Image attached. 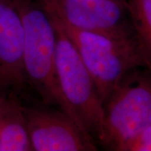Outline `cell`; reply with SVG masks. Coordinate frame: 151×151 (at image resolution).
<instances>
[{
  "instance_id": "6da1fadb",
  "label": "cell",
  "mask_w": 151,
  "mask_h": 151,
  "mask_svg": "<svg viewBox=\"0 0 151 151\" xmlns=\"http://www.w3.org/2000/svg\"><path fill=\"white\" fill-rule=\"evenodd\" d=\"M14 1L24 29V68L26 81L44 103L59 108L71 117L56 78V29L53 21L39 0Z\"/></svg>"
},
{
  "instance_id": "7a4b0ae2",
  "label": "cell",
  "mask_w": 151,
  "mask_h": 151,
  "mask_svg": "<svg viewBox=\"0 0 151 151\" xmlns=\"http://www.w3.org/2000/svg\"><path fill=\"white\" fill-rule=\"evenodd\" d=\"M47 13L74 45L103 103L128 72L138 67H145L135 38L112 37L80 30Z\"/></svg>"
},
{
  "instance_id": "3957f363",
  "label": "cell",
  "mask_w": 151,
  "mask_h": 151,
  "mask_svg": "<svg viewBox=\"0 0 151 151\" xmlns=\"http://www.w3.org/2000/svg\"><path fill=\"white\" fill-rule=\"evenodd\" d=\"M50 19L56 29L55 71L60 91L73 119L88 137L100 145L104 103L74 45L59 24Z\"/></svg>"
},
{
  "instance_id": "277c9868",
  "label": "cell",
  "mask_w": 151,
  "mask_h": 151,
  "mask_svg": "<svg viewBox=\"0 0 151 151\" xmlns=\"http://www.w3.org/2000/svg\"><path fill=\"white\" fill-rule=\"evenodd\" d=\"M151 125V70H130L104 103L103 134L100 145L124 151L125 146Z\"/></svg>"
},
{
  "instance_id": "5b68a950",
  "label": "cell",
  "mask_w": 151,
  "mask_h": 151,
  "mask_svg": "<svg viewBox=\"0 0 151 151\" xmlns=\"http://www.w3.org/2000/svg\"><path fill=\"white\" fill-rule=\"evenodd\" d=\"M71 27L117 38H135L127 4L116 0H39ZM136 39V38H135Z\"/></svg>"
},
{
  "instance_id": "8992f818",
  "label": "cell",
  "mask_w": 151,
  "mask_h": 151,
  "mask_svg": "<svg viewBox=\"0 0 151 151\" xmlns=\"http://www.w3.org/2000/svg\"><path fill=\"white\" fill-rule=\"evenodd\" d=\"M29 137L34 151H95L97 144L74 119L44 103L24 107Z\"/></svg>"
},
{
  "instance_id": "52a82bcc",
  "label": "cell",
  "mask_w": 151,
  "mask_h": 151,
  "mask_svg": "<svg viewBox=\"0 0 151 151\" xmlns=\"http://www.w3.org/2000/svg\"><path fill=\"white\" fill-rule=\"evenodd\" d=\"M24 29L14 0H0V93L20 92L27 84L24 68Z\"/></svg>"
},
{
  "instance_id": "ba28073f",
  "label": "cell",
  "mask_w": 151,
  "mask_h": 151,
  "mask_svg": "<svg viewBox=\"0 0 151 151\" xmlns=\"http://www.w3.org/2000/svg\"><path fill=\"white\" fill-rule=\"evenodd\" d=\"M0 150L33 151L24 107L14 93H0Z\"/></svg>"
},
{
  "instance_id": "9c48e42d",
  "label": "cell",
  "mask_w": 151,
  "mask_h": 151,
  "mask_svg": "<svg viewBox=\"0 0 151 151\" xmlns=\"http://www.w3.org/2000/svg\"><path fill=\"white\" fill-rule=\"evenodd\" d=\"M127 8L145 67L151 70V0H127Z\"/></svg>"
},
{
  "instance_id": "30bf717a",
  "label": "cell",
  "mask_w": 151,
  "mask_h": 151,
  "mask_svg": "<svg viewBox=\"0 0 151 151\" xmlns=\"http://www.w3.org/2000/svg\"><path fill=\"white\" fill-rule=\"evenodd\" d=\"M124 151H151V125L130 141Z\"/></svg>"
},
{
  "instance_id": "8fae6325",
  "label": "cell",
  "mask_w": 151,
  "mask_h": 151,
  "mask_svg": "<svg viewBox=\"0 0 151 151\" xmlns=\"http://www.w3.org/2000/svg\"><path fill=\"white\" fill-rule=\"evenodd\" d=\"M118 2H120V3H124V4H127V0H116Z\"/></svg>"
},
{
  "instance_id": "7c38bea8",
  "label": "cell",
  "mask_w": 151,
  "mask_h": 151,
  "mask_svg": "<svg viewBox=\"0 0 151 151\" xmlns=\"http://www.w3.org/2000/svg\"><path fill=\"white\" fill-rule=\"evenodd\" d=\"M0 151H1V150H0Z\"/></svg>"
}]
</instances>
